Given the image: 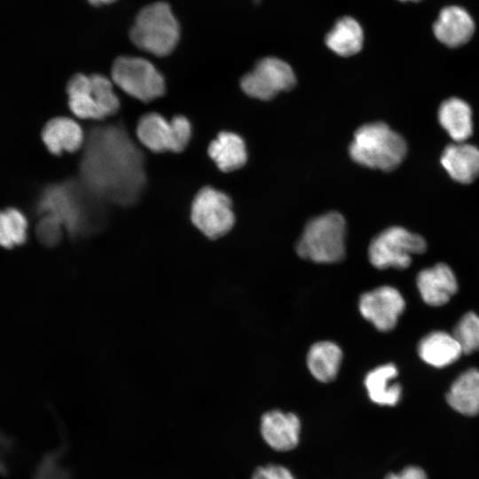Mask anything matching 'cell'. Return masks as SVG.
<instances>
[{
    "label": "cell",
    "instance_id": "cell-2",
    "mask_svg": "<svg viewBox=\"0 0 479 479\" xmlns=\"http://www.w3.org/2000/svg\"><path fill=\"white\" fill-rule=\"evenodd\" d=\"M406 153L405 140L381 122L358 128L349 145V154L354 161L382 171L397 169Z\"/></svg>",
    "mask_w": 479,
    "mask_h": 479
},
{
    "label": "cell",
    "instance_id": "cell-4",
    "mask_svg": "<svg viewBox=\"0 0 479 479\" xmlns=\"http://www.w3.org/2000/svg\"><path fill=\"white\" fill-rule=\"evenodd\" d=\"M179 25L169 5L159 2L140 11L130 30L132 42L156 56L170 53L179 40Z\"/></svg>",
    "mask_w": 479,
    "mask_h": 479
},
{
    "label": "cell",
    "instance_id": "cell-14",
    "mask_svg": "<svg viewBox=\"0 0 479 479\" xmlns=\"http://www.w3.org/2000/svg\"><path fill=\"white\" fill-rule=\"evenodd\" d=\"M417 287L423 301L430 306L445 304L458 290L456 277L445 263L420 271Z\"/></svg>",
    "mask_w": 479,
    "mask_h": 479
},
{
    "label": "cell",
    "instance_id": "cell-10",
    "mask_svg": "<svg viewBox=\"0 0 479 479\" xmlns=\"http://www.w3.org/2000/svg\"><path fill=\"white\" fill-rule=\"evenodd\" d=\"M295 81L294 71L287 62L267 57L259 60L254 69L243 76L240 86L249 97L268 100L282 90H291Z\"/></svg>",
    "mask_w": 479,
    "mask_h": 479
},
{
    "label": "cell",
    "instance_id": "cell-11",
    "mask_svg": "<svg viewBox=\"0 0 479 479\" xmlns=\"http://www.w3.org/2000/svg\"><path fill=\"white\" fill-rule=\"evenodd\" d=\"M404 308L405 302L401 293L390 286H381L365 292L358 300L362 317L381 332L392 330Z\"/></svg>",
    "mask_w": 479,
    "mask_h": 479
},
{
    "label": "cell",
    "instance_id": "cell-27",
    "mask_svg": "<svg viewBox=\"0 0 479 479\" xmlns=\"http://www.w3.org/2000/svg\"><path fill=\"white\" fill-rule=\"evenodd\" d=\"M64 230L63 225L56 218L42 215L35 227V234L41 244L54 247L59 243Z\"/></svg>",
    "mask_w": 479,
    "mask_h": 479
},
{
    "label": "cell",
    "instance_id": "cell-18",
    "mask_svg": "<svg viewBox=\"0 0 479 479\" xmlns=\"http://www.w3.org/2000/svg\"><path fill=\"white\" fill-rule=\"evenodd\" d=\"M343 357L341 347L332 341L313 343L306 356V365L318 381L327 383L338 375Z\"/></svg>",
    "mask_w": 479,
    "mask_h": 479
},
{
    "label": "cell",
    "instance_id": "cell-24",
    "mask_svg": "<svg viewBox=\"0 0 479 479\" xmlns=\"http://www.w3.org/2000/svg\"><path fill=\"white\" fill-rule=\"evenodd\" d=\"M363 39V30L359 23L351 17H343L326 35V43L336 54L348 57L361 50Z\"/></svg>",
    "mask_w": 479,
    "mask_h": 479
},
{
    "label": "cell",
    "instance_id": "cell-28",
    "mask_svg": "<svg viewBox=\"0 0 479 479\" xmlns=\"http://www.w3.org/2000/svg\"><path fill=\"white\" fill-rule=\"evenodd\" d=\"M170 122L174 132V152L179 153L188 145L192 133L191 124L181 115L173 117Z\"/></svg>",
    "mask_w": 479,
    "mask_h": 479
},
{
    "label": "cell",
    "instance_id": "cell-32",
    "mask_svg": "<svg viewBox=\"0 0 479 479\" xmlns=\"http://www.w3.org/2000/svg\"><path fill=\"white\" fill-rule=\"evenodd\" d=\"M400 1H403V2H405V1L419 2V1H420V0H400Z\"/></svg>",
    "mask_w": 479,
    "mask_h": 479
},
{
    "label": "cell",
    "instance_id": "cell-25",
    "mask_svg": "<svg viewBox=\"0 0 479 479\" xmlns=\"http://www.w3.org/2000/svg\"><path fill=\"white\" fill-rule=\"evenodd\" d=\"M27 238V220L19 209L0 210V247L7 249L23 245Z\"/></svg>",
    "mask_w": 479,
    "mask_h": 479
},
{
    "label": "cell",
    "instance_id": "cell-3",
    "mask_svg": "<svg viewBox=\"0 0 479 479\" xmlns=\"http://www.w3.org/2000/svg\"><path fill=\"white\" fill-rule=\"evenodd\" d=\"M346 222L336 211L310 219L296 242L297 255L317 263H335L345 256Z\"/></svg>",
    "mask_w": 479,
    "mask_h": 479
},
{
    "label": "cell",
    "instance_id": "cell-21",
    "mask_svg": "<svg viewBox=\"0 0 479 479\" xmlns=\"http://www.w3.org/2000/svg\"><path fill=\"white\" fill-rule=\"evenodd\" d=\"M448 404L465 415L479 412V370L468 369L452 384L446 395Z\"/></svg>",
    "mask_w": 479,
    "mask_h": 479
},
{
    "label": "cell",
    "instance_id": "cell-31",
    "mask_svg": "<svg viewBox=\"0 0 479 479\" xmlns=\"http://www.w3.org/2000/svg\"><path fill=\"white\" fill-rule=\"evenodd\" d=\"M88 1L94 5H98V4H110L114 2V0H88Z\"/></svg>",
    "mask_w": 479,
    "mask_h": 479
},
{
    "label": "cell",
    "instance_id": "cell-15",
    "mask_svg": "<svg viewBox=\"0 0 479 479\" xmlns=\"http://www.w3.org/2000/svg\"><path fill=\"white\" fill-rule=\"evenodd\" d=\"M441 164L455 181L470 184L479 177V149L463 142L449 145L441 156Z\"/></svg>",
    "mask_w": 479,
    "mask_h": 479
},
{
    "label": "cell",
    "instance_id": "cell-23",
    "mask_svg": "<svg viewBox=\"0 0 479 479\" xmlns=\"http://www.w3.org/2000/svg\"><path fill=\"white\" fill-rule=\"evenodd\" d=\"M137 135L141 143L153 152H174L172 124L158 114L144 115L138 122Z\"/></svg>",
    "mask_w": 479,
    "mask_h": 479
},
{
    "label": "cell",
    "instance_id": "cell-5",
    "mask_svg": "<svg viewBox=\"0 0 479 479\" xmlns=\"http://www.w3.org/2000/svg\"><path fill=\"white\" fill-rule=\"evenodd\" d=\"M67 91L71 111L82 119L100 120L119 108L111 82L100 75H75L69 80Z\"/></svg>",
    "mask_w": 479,
    "mask_h": 479
},
{
    "label": "cell",
    "instance_id": "cell-1",
    "mask_svg": "<svg viewBox=\"0 0 479 479\" xmlns=\"http://www.w3.org/2000/svg\"><path fill=\"white\" fill-rule=\"evenodd\" d=\"M81 170L91 190L122 204L135 200L145 183L140 153L125 131L115 126L90 132Z\"/></svg>",
    "mask_w": 479,
    "mask_h": 479
},
{
    "label": "cell",
    "instance_id": "cell-22",
    "mask_svg": "<svg viewBox=\"0 0 479 479\" xmlns=\"http://www.w3.org/2000/svg\"><path fill=\"white\" fill-rule=\"evenodd\" d=\"M208 154L224 172L241 168L247 161V150L242 138L232 132L223 131L208 146Z\"/></svg>",
    "mask_w": 479,
    "mask_h": 479
},
{
    "label": "cell",
    "instance_id": "cell-30",
    "mask_svg": "<svg viewBox=\"0 0 479 479\" xmlns=\"http://www.w3.org/2000/svg\"><path fill=\"white\" fill-rule=\"evenodd\" d=\"M384 479H427V475L418 467H408L397 474H389Z\"/></svg>",
    "mask_w": 479,
    "mask_h": 479
},
{
    "label": "cell",
    "instance_id": "cell-8",
    "mask_svg": "<svg viewBox=\"0 0 479 479\" xmlns=\"http://www.w3.org/2000/svg\"><path fill=\"white\" fill-rule=\"evenodd\" d=\"M191 217L195 226L209 239L225 235L235 222L231 200L212 187L202 188L196 194Z\"/></svg>",
    "mask_w": 479,
    "mask_h": 479
},
{
    "label": "cell",
    "instance_id": "cell-9",
    "mask_svg": "<svg viewBox=\"0 0 479 479\" xmlns=\"http://www.w3.org/2000/svg\"><path fill=\"white\" fill-rule=\"evenodd\" d=\"M37 212L56 218L72 235L87 231L90 216L75 189L69 185H54L43 192L37 204Z\"/></svg>",
    "mask_w": 479,
    "mask_h": 479
},
{
    "label": "cell",
    "instance_id": "cell-29",
    "mask_svg": "<svg viewBox=\"0 0 479 479\" xmlns=\"http://www.w3.org/2000/svg\"><path fill=\"white\" fill-rule=\"evenodd\" d=\"M252 479H295L292 473L280 465H266L257 467Z\"/></svg>",
    "mask_w": 479,
    "mask_h": 479
},
{
    "label": "cell",
    "instance_id": "cell-12",
    "mask_svg": "<svg viewBox=\"0 0 479 479\" xmlns=\"http://www.w3.org/2000/svg\"><path fill=\"white\" fill-rule=\"evenodd\" d=\"M260 428L265 442L276 451H290L299 443L301 421L293 412L269 411L262 416Z\"/></svg>",
    "mask_w": 479,
    "mask_h": 479
},
{
    "label": "cell",
    "instance_id": "cell-7",
    "mask_svg": "<svg viewBox=\"0 0 479 479\" xmlns=\"http://www.w3.org/2000/svg\"><path fill=\"white\" fill-rule=\"evenodd\" d=\"M112 77L123 91L142 101H151L165 92L163 77L142 58H118L112 67Z\"/></svg>",
    "mask_w": 479,
    "mask_h": 479
},
{
    "label": "cell",
    "instance_id": "cell-26",
    "mask_svg": "<svg viewBox=\"0 0 479 479\" xmlns=\"http://www.w3.org/2000/svg\"><path fill=\"white\" fill-rule=\"evenodd\" d=\"M453 336L460 344L463 353L479 350V316L472 311L466 313L455 326Z\"/></svg>",
    "mask_w": 479,
    "mask_h": 479
},
{
    "label": "cell",
    "instance_id": "cell-6",
    "mask_svg": "<svg viewBox=\"0 0 479 479\" xmlns=\"http://www.w3.org/2000/svg\"><path fill=\"white\" fill-rule=\"evenodd\" d=\"M425 240L400 226H392L378 233L368 247V259L379 269H405L412 263V255L426 251Z\"/></svg>",
    "mask_w": 479,
    "mask_h": 479
},
{
    "label": "cell",
    "instance_id": "cell-19",
    "mask_svg": "<svg viewBox=\"0 0 479 479\" xmlns=\"http://www.w3.org/2000/svg\"><path fill=\"white\" fill-rule=\"evenodd\" d=\"M42 138L48 150L54 154L75 152L83 144V132L72 119L57 117L46 123Z\"/></svg>",
    "mask_w": 479,
    "mask_h": 479
},
{
    "label": "cell",
    "instance_id": "cell-16",
    "mask_svg": "<svg viewBox=\"0 0 479 479\" xmlns=\"http://www.w3.org/2000/svg\"><path fill=\"white\" fill-rule=\"evenodd\" d=\"M398 374V370L394 364L379 365L365 377L364 384L372 402L382 406L396 405L402 394L399 383L393 382Z\"/></svg>",
    "mask_w": 479,
    "mask_h": 479
},
{
    "label": "cell",
    "instance_id": "cell-13",
    "mask_svg": "<svg viewBox=\"0 0 479 479\" xmlns=\"http://www.w3.org/2000/svg\"><path fill=\"white\" fill-rule=\"evenodd\" d=\"M475 28L472 16L458 5L443 8L433 24L435 36L448 47H459L467 43L473 36Z\"/></svg>",
    "mask_w": 479,
    "mask_h": 479
},
{
    "label": "cell",
    "instance_id": "cell-20",
    "mask_svg": "<svg viewBox=\"0 0 479 479\" xmlns=\"http://www.w3.org/2000/svg\"><path fill=\"white\" fill-rule=\"evenodd\" d=\"M441 126L456 142H464L473 133L472 111L464 100L451 98L444 101L438 111Z\"/></svg>",
    "mask_w": 479,
    "mask_h": 479
},
{
    "label": "cell",
    "instance_id": "cell-17",
    "mask_svg": "<svg viewBox=\"0 0 479 479\" xmlns=\"http://www.w3.org/2000/svg\"><path fill=\"white\" fill-rule=\"evenodd\" d=\"M418 353L425 363L435 367H444L458 360L463 351L453 334L436 331L420 340Z\"/></svg>",
    "mask_w": 479,
    "mask_h": 479
}]
</instances>
